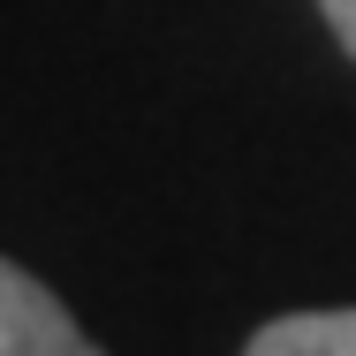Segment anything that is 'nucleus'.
Masks as SVG:
<instances>
[{
    "instance_id": "3",
    "label": "nucleus",
    "mask_w": 356,
    "mask_h": 356,
    "mask_svg": "<svg viewBox=\"0 0 356 356\" xmlns=\"http://www.w3.org/2000/svg\"><path fill=\"white\" fill-rule=\"evenodd\" d=\"M318 15L334 23V38L349 46V61H356V0H318Z\"/></svg>"
},
{
    "instance_id": "2",
    "label": "nucleus",
    "mask_w": 356,
    "mask_h": 356,
    "mask_svg": "<svg viewBox=\"0 0 356 356\" xmlns=\"http://www.w3.org/2000/svg\"><path fill=\"white\" fill-rule=\"evenodd\" d=\"M243 356H356V311H288L258 326Z\"/></svg>"
},
{
    "instance_id": "1",
    "label": "nucleus",
    "mask_w": 356,
    "mask_h": 356,
    "mask_svg": "<svg viewBox=\"0 0 356 356\" xmlns=\"http://www.w3.org/2000/svg\"><path fill=\"white\" fill-rule=\"evenodd\" d=\"M0 356H106V349L69 318V303L38 273L0 258Z\"/></svg>"
}]
</instances>
